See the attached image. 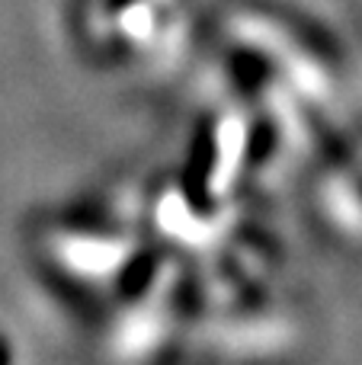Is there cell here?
Instances as JSON below:
<instances>
[{"instance_id":"cell-1","label":"cell","mask_w":362,"mask_h":365,"mask_svg":"<svg viewBox=\"0 0 362 365\" xmlns=\"http://www.w3.org/2000/svg\"><path fill=\"white\" fill-rule=\"evenodd\" d=\"M58 259L81 276L106 279L125 266L128 247L125 240H115L109 234H64L58 240Z\"/></svg>"}]
</instances>
